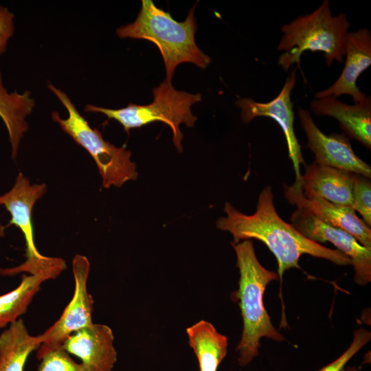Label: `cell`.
<instances>
[{"mask_svg": "<svg viewBox=\"0 0 371 371\" xmlns=\"http://www.w3.org/2000/svg\"><path fill=\"white\" fill-rule=\"evenodd\" d=\"M223 210L226 216L217 219V228L229 232L233 236L234 243L251 239L263 243L276 258L280 286L284 271L292 268L300 269L299 260L303 254L325 259L337 265H351L349 258L340 251L309 240L291 224L284 221L276 210L270 186L260 192L253 214H243L228 202L225 203Z\"/></svg>", "mask_w": 371, "mask_h": 371, "instance_id": "cell-1", "label": "cell"}, {"mask_svg": "<svg viewBox=\"0 0 371 371\" xmlns=\"http://www.w3.org/2000/svg\"><path fill=\"white\" fill-rule=\"evenodd\" d=\"M231 245L240 275L238 288L234 297L243 319L241 337L235 351L238 365L243 367L259 355L262 338L281 342L285 341V337L273 325L264 304L266 288L271 282L279 280L278 273L260 264L251 240L232 242Z\"/></svg>", "mask_w": 371, "mask_h": 371, "instance_id": "cell-2", "label": "cell"}, {"mask_svg": "<svg viewBox=\"0 0 371 371\" xmlns=\"http://www.w3.org/2000/svg\"><path fill=\"white\" fill-rule=\"evenodd\" d=\"M195 6L190 9L185 21L178 22L153 1L142 0L135 21L117 28L116 33L120 38L144 39L154 43L164 62L166 80L171 81L179 64L190 63L205 69L211 62L210 57L195 42Z\"/></svg>", "mask_w": 371, "mask_h": 371, "instance_id": "cell-3", "label": "cell"}, {"mask_svg": "<svg viewBox=\"0 0 371 371\" xmlns=\"http://www.w3.org/2000/svg\"><path fill=\"white\" fill-rule=\"evenodd\" d=\"M350 23L344 13L333 16L330 2L324 0L313 12L299 16L284 24L278 49L283 52L278 63L287 71L300 63L306 50L323 53L328 66L334 60L344 62L345 44Z\"/></svg>", "mask_w": 371, "mask_h": 371, "instance_id": "cell-4", "label": "cell"}, {"mask_svg": "<svg viewBox=\"0 0 371 371\" xmlns=\"http://www.w3.org/2000/svg\"><path fill=\"white\" fill-rule=\"evenodd\" d=\"M153 101L146 105L129 103L127 106L112 109L87 104L85 111L100 113L109 120L118 122L128 133L129 130L154 122L168 125L172 132V142L179 152H182L183 137L179 129L181 124L193 127L197 117L192 114L191 106L201 101V95L192 94L175 89L171 81L165 80L153 89Z\"/></svg>", "mask_w": 371, "mask_h": 371, "instance_id": "cell-5", "label": "cell"}, {"mask_svg": "<svg viewBox=\"0 0 371 371\" xmlns=\"http://www.w3.org/2000/svg\"><path fill=\"white\" fill-rule=\"evenodd\" d=\"M47 87L54 93L68 112L63 119L58 112L52 113V120L94 159L102 179V187H121L130 180H135L138 172L135 164L131 160V153L125 147H116L104 140L97 128H92L78 112L68 95L52 84Z\"/></svg>", "mask_w": 371, "mask_h": 371, "instance_id": "cell-6", "label": "cell"}, {"mask_svg": "<svg viewBox=\"0 0 371 371\" xmlns=\"http://www.w3.org/2000/svg\"><path fill=\"white\" fill-rule=\"evenodd\" d=\"M46 191L45 183L32 185L29 179L20 172L13 187L0 196V205L4 206L11 215L9 223L4 228L11 225L19 227L23 234L26 246L25 261L14 267L0 269V275L36 274L65 261L61 258L42 255L34 242L32 212L36 201Z\"/></svg>", "mask_w": 371, "mask_h": 371, "instance_id": "cell-7", "label": "cell"}, {"mask_svg": "<svg viewBox=\"0 0 371 371\" xmlns=\"http://www.w3.org/2000/svg\"><path fill=\"white\" fill-rule=\"evenodd\" d=\"M90 263L84 256L76 254L72 260L74 291L59 319L40 334L41 344L37 350L39 359L47 352L60 348L74 333L93 324V300L87 289Z\"/></svg>", "mask_w": 371, "mask_h": 371, "instance_id": "cell-8", "label": "cell"}, {"mask_svg": "<svg viewBox=\"0 0 371 371\" xmlns=\"http://www.w3.org/2000/svg\"><path fill=\"white\" fill-rule=\"evenodd\" d=\"M294 67L287 76L278 95L267 102H256L251 98H238L236 106L240 109V118L245 124H249L257 117H269L274 120L282 130L295 173V181H300V164L306 166L301 152V146L294 131V112L291 93L296 84V71Z\"/></svg>", "mask_w": 371, "mask_h": 371, "instance_id": "cell-9", "label": "cell"}, {"mask_svg": "<svg viewBox=\"0 0 371 371\" xmlns=\"http://www.w3.org/2000/svg\"><path fill=\"white\" fill-rule=\"evenodd\" d=\"M291 225L304 236L319 243L330 242L346 255L354 269V282L366 286L371 282V249L361 245L351 234L328 225L302 208L297 207L291 216Z\"/></svg>", "mask_w": 371, "mask_h": 371, "instance_id": "cell-10", "label": "cell"}, {"mask_svg": "<svg viewBox=\"0 0 371 371\" xmlns=\"http://www.w3.org/2000/svg\"><path fill=\"white\" fill-rule=\"evenodd\" d=\"M300 126L307 139V147L314 154L313 162L371 178V167L354 152L344 133L326 135L313 121L310 113L298 109Z\"/></svg>", "mask_w": 371, "mask_h": 371, "instance_id": "cell-11", "label": "cell"}, {"mask_svg": "<svg viewBox=\"0 0 371 371\" xmlns=\"http://www.w3.org/2000/svg\"><path fill=\"white\" fill-rule=\"evenodd\" d=\"M284 197L291 204L302 208L322 222L344 230L359 243L371 249V229L347 206L331 203L319 196L306 198L302 190L300 181L291 186L283 185Z\"/></svg>", "mask_w": 371, "mask_h": 371, "instance_id": "cell-12", "label": "cell"}, {"mask_svg": "<svg viewBox=\"0 0 371 371\" xmlns=\"http://www.w3.org/2000/svg\"><path fill=\"white\" fill-rule=\"evenodd\" d=\"M61 348L90 371H112L117 359L113 331L102 324L93 323L74 333Z\"/></svg>", "mask_w": 371, "mask_h": 371, "instance_id": "cell-13", "label": "cell"}, {"mask_svg": "<svg viewBox=\"0 0 371 371\" xmlns=\"http://www.w3.org/2000/svg\"><path fill=\"white\" fill-rule=\"evenodd\" d=\"M346 62L337 80L327 89L318 91L315 98L349 95L354 103L366 100L368 95L357 85L359 76L371 65V32L367 28L348 32L345 44Z\"/></svg>", "mask_w": 371, "mask_h": 371, "instance_id": "cell-14", "label": "cell"}, {"mask_svg": "<svg viewBox=\"0 0 371 371\" xmlns=\"http://www.w3.org/2000/svg\"><path fill=\"white\" fill-rule=\"evenodd\" d=\"M312 112L336 119L348 137L371 148V97L361 102L348 104L329 96L316 98L310 103Z\"/></svg>", "mask_w": 371, "mask_h": 371, "instance_id": "cell-15", "label": "cell"}, {"mask_svg": "<svg viewBox=\"0 0 371 371\" xmlns=\"http://www.w3.org/2000/svg\"><path fill=\"white\" fill-rule=\"evenodd\" d=\"M305 167L300 185L306 198L319 196L352 208L353 173L315 162Z\"/></svg>", "mask_w": 371, "mask_h": 371, "instance_id": "cell-16", "label": "cell"}, {"mask_svg": "<svg viewBox=\"0 0 371 371\" xmlns=\"http://www.w3.org/2000/svg\"><path fill=\"white\" fill-rule=\"evenodd\" d=\"M65 269V261L36 274H23L15 289L0 295V328L25 314L41 284L47 280L56 278Z\"/></svg>", "mask_w": 371, "mask_h": 371, "instance_id": "cell-17", "label": "cell"}, {"mask_svg": "<svg viewBox=\"0 0 371 371\" xmlns=\"http://www.w3.org/2000/svg\"><path fill=\"white\" fill-rule=\"evenodd\" d=\"M199 371H217L227 353V337L208 321L201 319L186 330Z\"/></svg>", "mask_w": 371, "mask_h": 371, "instance_id": "cell-18", "label": "cell"}, {"mask_svg": "<svg viewBox=\"0 0 371 371\" xmlns=\"http://www.w3.org/2000/svg\"><path fill=\"white\" fill-rule=\"evenodd\" d=\"M41 344L40 335H30L22 319L11 323L0 334V371H24L29 356Z\"/></svg>", "mask_w": 371, "mask_h": 371, "instance_id": "cell-19", "label": "cell"}, {"mask_svg": "<svg viewBox=\"0 0 371 371\" xmlns=\"http://www.w3.org/2000/svg\"><path fill=\"white\" fill-rule=\"evenodd\" d=\"M34 106L35 101L30 91L22 93L16 91L8 92L3 87L0 71V117L8 132L12 159L16 158L21 140L28 130L25 118L31 114Z\"/></svg>", "mask_w": 371, "mask_h": 371, "instance_id": "cell-20", "label": "cell"}, {"mask_svg": "<svg viewBox=\"0 0 371 371\" xmlns=\"http://www.w3.org/2000/svg\"><path fill=\"white\" fill-rule=\"evenodd\" d=\"M37 371H90L75 361L61 347L50 350L40 359Z\"/></svg>", "mask_w": 371, "mask_h": 371, "instance_id": "cell-21", "label": "cell"}, {"mask_svg": "<svg viewBox=\"0 0 371 371\" xmlns=\"http://www.w3.org/2000/svg\"><path fill=\"white\" fill-rule=\"evenodd\" d=\"M370 179L354 174L352 208L359 212L363 221L371 225V183Z\"/></svg>", "mask_w": 371, "mask_h": 371, "instance_id": "cell-22", "label": "cell"}, {"mask_svg": "<svg viewBox=\"0 0 371 371\" xmlns=\"http://www.w3.org/2000/svg\"><path fill=\"white\" fill-rule=\"evenodd\" d=\"M371 339L370 330L359 328L353 332L351 343L347 349L337 359L317 371H344L350 360L358 353Z\"/></svg>", "mask_w": 371, "mask_h": 371, "instance_id": "cell-23", "label": "cell"}, {"mask_svg": "<svg viewBox=\"0 0 371 371\" xmlns=\"http://www.w3.org/2000/svg\"><path fill=\"white\" fill-rule=\"evenodd\" d=\"M14 15L7 8L0 6V56L7 47L9 39L14 32Z\"/></svg>", "mask_w": 371, "mask_h": 371, "instance_id": "cell-24", "label": "cell"}, {"mask_svg": "<svg viewBox=\"0 0 371 371\" xmlns=\"http://www.w3.org/2000/svg\"><path fill=\"white\" fill-rule=\"evenodd\" d=\"M344 371H361V370L356 366H348L346 367Z\"/></svg>", "mask_w": 371, "mask_h": 371, "instance_id": "cell-25", "label": "cell"}]
</instances>
